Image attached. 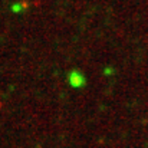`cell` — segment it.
Here are the masks:
<instances>
[{"mask_svg":"<svg viewBox=\"0 0 148 148\" xmlns=\"http://www.w3.org/2000/svg\"><path fill=\"white\" fill-rule=\"evenodd\" d=\"M66 82H68V85H69L71 88H73V89H82V88L86 85V78H85V75H84L81 71L72 69V71H69L68 75H66Z\"/></svg>","mask_w":148,"mask_h":148,"instance_id":"6da1fadb","label":"cell"}]
</instances>
